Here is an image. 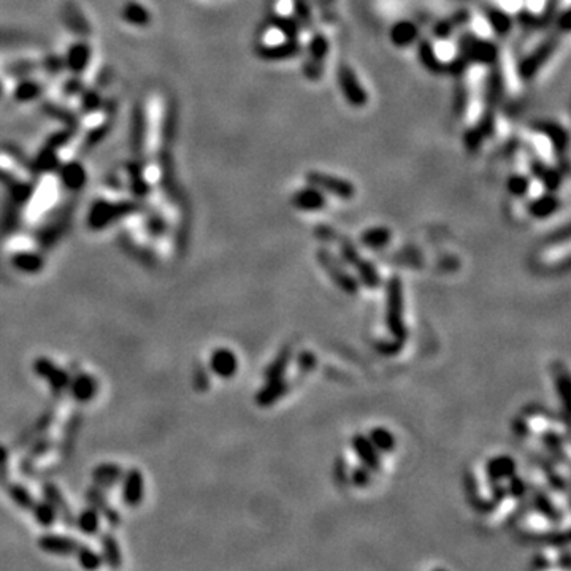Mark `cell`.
I'll use <instances>...</instances> for the list:
<instances>
[{
    "label": "cell",
    "instance_id": "bcb514c9",
    "mask_svg": "<svg viewBox=\"0 0 571 571\" xmlns=\"http://www.w3.org/2000/svg\"><path fill=\"white\" fill-rule=\"evenodd\" d=\"M524 6L527 13L538 16L548 6V0H524Z\"/></svg>",
    "mask_w": 571,
    "mask_h": 571
},
{
    "label": "cell",
    "instance_id": "d6986e66",
    "mask_svg": "<svg viewBox=\"0 0 571 571\" xmlns=\"http://www.w3.org/2000/svg\"><path fill=\"white\" fill-rule=\"evenodd\" d=\"M122 470L120 465L115 463H102L97 466L93 473V479L97 487L100 489H111V487L116 486L122 479Z\"/></svg>",
    "mask_w": 571,
    "mask_h": 571
},
{
    "label": "cell",
    "instance_id": "4316f807",
    "mask_svg": "<svg viewBox=\"0 0 571 571\" xmlns=\"http://www.w3.org/2000/svg\"><path fill=\"white\" fill-rule=\"evenodd\" d=\"M75 527H78L85 535H95L100 528L99 511L95 508H86L80 513L78 518H75Z\"/></svg>",
    "mask_w": 571,
    "mask_h": 571
},
{
    "label": "cell",
    "instance_id": "5bb4252c",
    "mask_svg": "<svg viewBox=\"0 0 571 571\" xmlns=\"http://www.w3.org/2000/svg\"><path fill=\"white\" fill-rule=\"evenodd\" d=\"M43 496L48 503L54 508L56 514L62 519V522H64L67 527H75V516L64 496H62V492L59 491V487L53 483H46L43 486Z\"/></svg>",
    "mask_w": 571,
    "mask_h": 571
},
{
    "label": "cell",
    "instance_id": "f35d334b",
    "mask_svg": "<svg viewBox=\"0 0 571 571\" xmlns=\"http://www.w3.org/2000/svg\"><path fill=\"white\" fill-rule=\"evenodd\" d=\"M434 51L438 56V59H440L441 62H444V64H446V62H449L451 59H454L457 56V53H459L456 45L452 43V41L448 40V38L438 40L436 43L434 45Z\"/></svg>",
    "mask_w": 571,
    "mask_h": 571
},
{
    "label": "cell",
    "instance_id": "7bdbcfd3",
    "mask_svg": "<svg viewBox=\"0 0 571 571\" xmlns=\"http://www.w3.org/2000/svg\"><path fill=\"white\" fill-rule=\"evenodd\" d=\"M352 484L357 487H365L370 484L372 481V471L367 468V466H359V468H354L352 471Z\"/></svg>",
    "mask_w": 571,
    "mask_h": 571
},
{
    "label": "cell",
    "instance_id": "7402d4cb",
    "mask_svg": "<svg viewBox=\"0 0 571 571\" xmlns=\"http://www.w3.org/2000/svg\"><path fill=\"white\" fill-rule=\"evenodd\" d=\"M535 130L545 135L549 142H551L552 148L559 152H563L568 145V135L567 130H563L560 125L552 122H540L535 125Z\"/></svg>",
    "mask_w": 571,
    "mask_h": 571
},
{
    "label": "cell",
    "instance_id": "ee69618b",
    "mask_svg": "<svg viewBox=\"0 0 571 571\" xmlns=\"http://www.w3.org/2000/svg\"><path fill=\"white\" fill-rule=\"evenodd\" d=\"M9 484V451L0 446V486Z\"/></svg>",
    "mask_w": 571,
    "mask_h": 571
},
{
    "label": "cell",
    "instance_id": "d4e9b609",
    "mask_svg": "<svg viewBox=\"0 0 571 571\" xmlns=\"http://www.w3.org/2000/svg\"><path fill=\"white\" fill-rule=\"evenodd\" d=\"M100 545H102V560L107 562V565H110L111 568L121 567L122 555L115 536L111 533H103L100 538Z\"/></svg>",
    "mask_w": 571,
    "mask_h": 571
},
{
    "label": "cell",
    "instance_id": "52a82bcc",
    "mask_svg": "<svg viewBox=\"0 0 571 571\" xmlns=\"http://www.w3.org/2000/svg\"><path fill=\"white\" fill-rule=\"evenodd\" d=\"M33 372H36L38 376H41L43 379H46L48 384H50V387L54 391V394H58V395L67 391L68 384H70L72 376L46 357H40L33 362Z\"/></svg>",
    "mask_w": 571,
    "mask_h": 571
},
{
    "label": "cell",
    "instance_id": "cb8c5ba5",
    "mask_svg": "<svg viewBox=\"0 0 571 571\" xmlns=\"http://www.w3.org/2000/svg\"><path fill=\"white\" fill-rule=\"evenodd\" d=\"M391 239H392V234L387 227H372V229H367V231L362 234L360 243L365 248L378 251V249L386 248L389 243H391Z\"/></svg>",
    "mask_w": 571,
    "mask_h": 571
},
{
    "label": "cell",
    "instance_id": "277c9868",
    "mask_svg": "<svg viewBox=\"0 0 571 571\" xmlns=\"http://www.w3.org/2000/svg\"><path fill=\"white\" fill-rule=\"evenodd\" d=\"M305 179L310 186L316 187V189H319L321 192L335 196L338 199L350 200L356 196V187H354L350 181L343 178L327 175V173L323 172H308Z\"/></svg>",
    "mask_w": 571,
    "mask_h": 571
},
{
    "label": "cell",
    "instance_id": "f6af8a7d",
    "mask_svg": "<svg viewBox=\"0 0 571 571\" xmlns=\"http://www.w3.org/2000/svg\"><path fill=\"white\" fill-rule=\"evenodd\" d=\"M303 73L306 78L310 80H319L323 75V64L321 62H316V61H308L306 64L303 66Z\"/></svg>",
    "mask_w": 571,
    "mask_h": 571
},
{
    "label": "cell",
    "instance_id": "3957f363",
    "mask_svg": "<svg viewBox=\"0 0 571 571\" xmlns=\"http://www.w3.org/2000/svg\"><path fill=\"white\" fill-rule=\"evenodd\" d=\"M316 259L321 263V267L324 268L325 273L329 275L330 280L335 283L341 290H345L346 294L350 295L357 294L359 280H356V278L343 267V263L340 262V259H337V257L329 253L327 249H319L316 253Z\"/></svg>",
    "mask_w": 571,
    "mask_h": 571
},
{
    "label": "cell",
    "instance_id": "f1b7e54d",
    "mask_svg": "<svg viewBox=\"0 0 571 571\" xmlns=\"http://www.w3.org/2000/svg\"><path fill=\"white\" fill-rule=\"evenodd\" d=\"M368 440L372 441L373 446L378 449L379 452H391L395 449V436L389 429L386 427H374L370 431V436Z\"/></svg>",
    "mask_w": 571,
    "mask_h": 571
},
{
    "label": "cell",
    "instance_id": "4fadbf2b",
    "mask_svg": "<svg viewBox=\"0 0 571 571\" xmlns=\"http://www.w3.org/2000/svg\"><path fill=\"white\" fill-rule=\"evenodd\" d=\"M210 368L219 378H232L239 370V360H236L234 351L227 350V347H219L211 354Z\"/></svg>",
    "mask_w": 571,
    "mask_h": 571
},
{
    "label": "cell",
    "instance_id": "b9f144b4",
    "mask_svg": "<svg viewBox=\"0 0 571 571\" xmlns=\"http://www.w3.org/2000/svg\"><path fill=\"white\" fill-rule=\"evenodd\" d=\"M471 27H473V31H475V33L478 37L491 38L492 29H491V26H489V23H487V19L484 16H473L471 18Z\"/></svg>",
    "mask_w": 571,
    "mask_h": 571
},
{
    "label": "cell",
    "instance_id": "816d5d0a",
    "mask_svg": "<svg viewBox=\"0 0 571 571\" xmlns=\"http://www.w3.org/2000/svg\"><path fill=\"white\" fill-rule=\"evenodd\" d=\"M298 364H300L302 370H305V368L306 370H311V368L316 364V359L310 352H302L300 357H298Z\"/></svg>",
    "mask_w": 571,
    "mask_h": 571
},
{
    "label": "cell",
    "instance_id": "8992f818",
    "mask_svg": "<svg viewBox=\"0 0 571 571\" xmlns=\"http://www.w3.org/2000/svg\"><path fill=\"white\" fill-rule=\"evenodd\" d=\"M337 80L341 89V94L345 95L346 102L354 108H362L367 105L368 94L365 93L364 86L357 80V75L347 64H340L337 72Z\"/></svg>",
    "mask_w": 571,
    "mask_h": 571
},
{
    "label": "cell",
    "instance_id": "83f0119b",
    "mask_svg": "<svg viewBox=\"0 0 571 571\" xmlns=\"http://www.w3.org/2000/svg\"><path fill=\"white\" fill-rule=\"evenodd\" d=\"M354 268H356L359 273V281L364 286H367V288L376 289L381 284V276L378 273V270H376V267L370 261H367L362 257Z\"/></svg>",
    "mask_w": 571,
    "mask_h": 571
},
{
    "label": "cell",
    "instance_id": "8fae6325",
    "mask_svg": "<svg viewBox=\"0 0 571 571\" xmlns=\"http://www.w3.org/2000/svg\"><path fill=\"white\" fill-rule=\"evenodd\" d=\"M257 53L266 61H286L297 58L302 53V45L298 43V40L288 38L276 45H262Z\"/></svg>",
    "mask_w": 571,
    "mask_h": 571
},
{
    "label": "cell",
    "instance_id": "6da1fadb",
    "mask_svg": "<svg viewBox=\"0 0 571 571\" xmlns=\"http://www.w3.org/2000/svg\"><path fill=\"white\" fill-rule=\"evenodd\" d=\"M386 298V324L391 335L403 343L408 337L407 325L403 323V284L399 276H392L387 281Z\"/></svg>",
    "mask_w": 571,
    "mask_h": 571
},
{
    "label": "cell",
    "instance_id": "ac0fdd59",
    "mask_svg": "<svg viewBox=\"0 0 571 571\" xmlns=\"http://www.w3.org/2000/svg\"><path fill=\"white\" fill-rule=\"evenodd\" d=\"M288 382L284 381V378H278V379H268L267 384L263 386L259 394L256 395V402L257 405L261 407H271L273 403H276L278 400H281L283 397L288 394Z\"/></svg>",
    "mask_w": 571,
    "mask_h": 571
},
{
    "label": "cell",
    "instance_id": "ba28073f",
    "mask_svg": "<svg viewBox=\"0 0 571 571\" xmlns=\"http://www.w3.org/2000/svg\"><path fill=\"white\" fill-rule=\"evenodd\" d=\"M145 493V481L142 471L137 468L129 470L122 475V500L125 505L137 506L142 503Z\"/></svg>",
    "mask_w": 571,
    "mask_h": 571
},
{
    "label": "cell",
    "instance_id": "4dcf8cb0",
    "mask_svg": "<svg viewBox=\"0 0 571 571\" xmlns=\"http://www.w3.org/2000/svg\"><path fill=\"white\" fill-rule=\"evenodd\" d=\"M6 492H9L10 498L15 501V503L23 508L26 511H32L33 506H36L37 500L31 496V492L26 489V487L19 484H6Z\"/></svg>",
    "mask_w": 571,
    "mask_h": 571
},
{
    "label": "cell",
    "instance_id": "c3c4849f",
    "mask_svg": "<svg viewBox=\"0 0 571 571\" xmlns=\"http://www.w3.org/2000/svg\"><path fill=\"white\" fill-rule=\"evenodd\" d=\"M286 40L284 33L278 29V27H271V29L266 33V40H263V45H276L280 41Z\"/></svg>",
    "mask_w": 571,
    "mask_h": 571
},
{
    "label": "cell",
    "instance_id": "ab89813d",
    "mask_svg": "<svg viewBox=\"0 0 571 571\" xmlns=\"http://www.w3.org/2000/svg\"><path fill=\"white\" fill-rule=\"evenodd\" d=\"M275 26L284 33L286 38H290V40H297L298 38V32H300V27H298L295 21H292L290 18L278 15V18L275 19Z\"/></svg>",
    "mask_w": 571,
    "mask_h": 571
},
{
    "label": "cell",
    "instance_id": "484cf974",
    "mask_svg": "<svg viewBox=\"0 0 571 571\" xmlns=\"http://www.w3.org/2000/svg\"><path fill=\"white\" fill-rule=\"evenodd\" d=\"M417 58L422 62V66L427 70L434 73H444L446 72V64L438 59V56L434 51V45L427 40H422L419 43V51H417Z\"/></svg>",
    "mask_w": 571,
    "mask_h": 571
},
{
    "label": "cell",
    "instance_id": "2e32d148",
    "mask_svg": "<svg viewBox=\"0 0 571 571\" xmlns=\"http://www.w3.org/2000/svg\"><path fill=\"white\" fill-rule=\"evenodd\" d=\"M486 473L492 483L505 481V479H510L516 473V462L510 456L493 457L487 462Z\"/></svg>",
    "mask_w": 571,
    "mask_h": 571
},
{
    "label": "cell",
    "instance_id": "7a4b0ae2",
    "mask_svg": "<svg viewBox=\"0 0 571 571\" xmlns=\"http://www.w3.org/2000/svg\"><path fill=\"white\" fill-rule=\"evenodd\" d=\"M457 51L466 59L468 64L489 66L498 59V48L491 38H481L478 36H462L459 40Z\"/></svg>",
    "mask_w": 571,
    "mask_h": 571
},
{
    "label": "cell",
    "instance_id": "7dc6e473",
    "mask_svg": "<svg viewBox=\"0 0 571 571\" xmlns=\"http://www.w3.org/2000/svg\"><path fill=\"white\" fill-rule=\"evenodd\" d=\"M498 5L501 10L506 13H519L524 9V0H498Z\"/></svg>",
    "mask_w": 571,
    "mask_h": 571
},
{
    "label": "cell",
    "instance_id": "f546056e",
    "mask_svg": "<svg viewBox=\"0 0 571 571\" xmlns=\"http://www.w3.org/2000/svg\"><path fill=\"white\" fill-rule=\"evenodd\" d=\"M466 21H470V13H466V11H459L454 16L440 21V23L435 26V31H434L435 37L448 38L457 26L466 23Z\"/></svg>",
    "mask_w": 571,
    "mask_h": 571
},
{
    "label": "cell",
    "instance_id": "f907efd6",
    "mask_svg": "<svg viewBox=\"0 0 571 571\" xmlns=\"http://www.w3.org/2000/svg\"><path fill=\"white\" fill-rule=\"evenodd\" d=\"M278 15L281 16H289L290 13H294V0H280L278 2Z\"/></svg>",
    "mask_w": 571,
    "mask_h": 571
},
{
    "label": "cell",
    "instance_id": "44dd1931",
    "mask_svg": "<svg viewBox=\"0 0 571 571\" xmlns=\"http://www.w3.org/2000/svg\"><path fill=\"white\" fill-rule=\"evenodd\" d=\"M484 18L489 23L492 32H496L497 36H506L513 29V19L510 16V13H506L501 9H493V6H487Z\"/></svg>",
    "mask_w": 571,
    "mask_h": 571
},
{
    "label": "cell",
    "instance_id": "9c48e42d",
    "mask_svg": "<svg viewBox=\"0 0 571 571\" xmlns=\"http://www.w3.org/2000/svg\"><path fill=\"white\" fill-rule=\"evenodd\" d=\"M351 446H352V451L356 452L357 457L360 459L362 465L367 466V468L372 473L381 470L379 451L373 446L372 441L368 440V436H365V435L352 436Z\"/></svg>",
    "mask_w": 571,
    "mask_h": 571
},
{
    "label": "cell",
    "instance_id": "30bf717a",
    "mask_svg": "<svg viewBox=\"0 0 571 571\" xmlns=\"http://www.w3.org/2000/svg\"><path fill=\"white\" fill-rule=\"evenodd\" d=\"M40 549H43L48 554L56 555H75L78 548L81 546L80 541H76L70 536L61 535H43L38 540Z\"/></svg>",
    "mask_w": 571,
    "mask_h": 571
},
{
    "label": "cell",
    "instance_id": "9a60e30c",
    "mask_svg": "<svg viewBox=\"0 0 571 571\" xmlns=\"http://www.w3.org/2000/svg\"><path fill=\"white\" fill-rule=\"evenodd\" d=\"M68 391L75 400L78 402H89L93 400L97 391H99V382L93 374L88 373H78L73 378H70V384H68Z\"/></svg>",
    "mask_w": 571,
    "mask_h": 571
},
{
    "label": "cell",
    "instance_id": "e0dca14e",
    "mask_svg": "<svg viewBox=\"0 0 571 571\" xmlns=\"http://www.w3.org/2000/svg\"><path fill=\"white\" fill-rule=\"evenodd\" d=\"M86 497H88V501L90 503V506L95 508V510L99 511V514H102V516L107 519V522L111 527L120 525V522H121L120 513H117L115 508L110 506L100 487H93V489H89Z\"/></svg>",
    "mask_w": 571,
    "mask_h": 571
},
{
    "label": "cell",
    "instance_id": "f5cc1de1",
    "mask_svg": "<svg viewBox=\"0 0 571 571\" xmlns=\"http://www.w3.org/2000/svg\"><path fill=\"white\" fill-rule=\"evenodd\" d=\"M194 379H196V387L197 389H206L208 387V376H206V373L204 372V368H197L196 370V374H194Z\"/></svg>",
    "mask_w": 571,
    "mask_h": 571
},
{
    "label": "cell",
    "instance_id": "e575fe53",
    "mask_svg": "<svg viewBox=\"0 0 571 571\" xmlns=\"http://www.w3.org/2000/svg\"><path fill=\"white\" fill-rule=\"evenodd\" d=\"M76 559H78L80 565L86 570H97L102 565V555L97 554L94 549H90L89 546L83 545L78 548V551H76Z\"/></svg>",
    "mask_w": 571,
    "mask_h": 571
},
{
    "label": "cell",
    "instance_id": "5b68a950",
    "mask_svg": "<svg viewBox=\"0 0 571 571\" xmlns=\"http://www.w3.org/2000/svg\"><path fill=\"white\" fill-rule=\"evenodd\" d=\"M559 38H560V36L559 37L551 36L545 41H541V43L536 46L530 54L525 56V58L520 61V64H518V70H519L520 78H524V80L533 78L536 72H538L540 68L545 66L549 59H551V56L557 50V45H559Z\"/></svg>",
    "mask_w": 571,
    "mask_h": 571
},
{
    "label": "cell",
    "instance_id": "d6a6232c",
    "mask_svg": "<svg viewBox=\"0 0 571 571\" xmlns=\"http://www.w3.org/2000/svg\"><path fill=\"white\" fill-rule=\"evenodd\" d=\"M289 362H290L289 350H283L280 354H278L276 359L268 365L267 372H266V379L268 381V379L284 378V373H286V370H288Z\"/></svg>",
    "mask_w": 571,
    "mask_h": 571
},
{
    "label": "cell",
    "instance_id": "60d3db41",
    "mask_svg": "<svg viewBox=\"0 0 571 571\" xmlns=\"http://www.w3.org/2000/svg\"><path fill=\"white\" fill-rule=\"evenodd\" d=\"M51 448V440L48 436H41L40 440L33 444V446L31 448V451H29V457H26L24 459V462H23V465L24 463H27V462H31L32 459H37V457H40V456H43L45 452Z\"/></svg>",
    "mask_w": 571,
    "mask_h": 571
},
{
    "label": "cell",
    "instance_id": "ffe728a7",
    "mask_svg": "<svg viewBox=\"0 0 571 571\" xmlns=\"http://www.w3.org/2000/svg\"><path fill=\"white\" fill-rule=\"evenodd\" d=\"M559 208H560V200L557 199L554 194H545V196L533 199L530 204H528L527 210L530 213L532 218L546 219L549 216H552Z\"/></svg>",
    "mask_w": 571,
    "mask_h": 571
},
{
    "label": "cell",
    "instance_id": "d590c367",
    "mask_svg": "<svg viewBox=\"0 0 571 571\" xmlns=\"http://www.w3.org/2000/svg\"><path fill=\"white\" fill-rule=\"evenodd\" d=\"M533 501H535L536 511H538L540 514H543V516H545V518L551 519V520H554V522L560 518V514H559V511H557V508L554 506L552 501L545 496V493L536 492V496H535Z\"/></svg>",
    "mask_w": 571,
    "mask_h": 571
},
{
    "label": "cell",
    "instance_id": "681fc988",
    "mask_svg": "<svg viewBox=\"0 0 571 571\" xmlns=\"http://www.w3.org/2000/svg\"><path fill=\"white\" fill-rule=\"evenodd\" d=\"M510 479H511V483H510V492H511V496H514V497H524V493H525V484H524V481H522L520 478H516L514 475H513Z\"/></svg>",
    "mask_w": 571,
    "mask_h": 571
},
{
    "label": "cell",
    "instance_id": "836d02e7",
    "mask_svg": "<svg viewBox=\"0 0 571 571\" xmlns=\"http://www.w3.org/2000/svg\"><path fill=\"white\" fill-rule=\"evenodd\" d=\"M31 513L33 514V518H36L38 524L43 527H51L56 519H58V514H56L54 508L48 503V501H37Z\"/></svg>",
    "mask_w": 571,
    "mask_h": 571
},
{
    "label": "cell",
    "instance_id": "74e56055",
    "mask_svg": "<svg viewBox=\"0 0 571 571\" xmlns=\"http://www.w3.org/2000/svg\"><path fill=\"white\" fill-rule=\"evenodd\" d=\"M530 183L532 181L528 179L525 175H520V173H518V175H513L508 178L506 187H508V191L513 194V196L524 197L528 194V189H530Z\"/></svg>",
    "mask_w": 571,
    "mask_h": 571
},
{
    "label": "cell",
    "instance_id": "8d00e7d4",
    "mask_svg": "<svg viewBox=\"0 0 571 571\" xmlns=\"http://www.w3.org/2000/svg\"><path fill=\"white\" fill-rule=\"evenodd\" d=\"M329 48H330L329 40H327L323 36V33H316V36L313 37L311 41H310L311 59L316 61V62H321V64H323L324 58L327 56V53H329Z\"/></svg>",
    "mask_w": 571,
    "mask_h": 571
},
{
    "label": "cell",
    "instance_id": "603a6c76",
    "mask_svg": "<svg viewBox=\"0 0 571 571\" xmlns=\"http://www.w3.org/2000/svg\"><path fill=\"white\" fill-rule=\"evenodd\" d=\"M419 36V29L409 21H400L391 29V41L399 48H405L413 43Z\"/></svg>",
    "mask_w": 571,
    "mask_h": 571
},
{
    "label": "cell",
    "instance_id": "7c38bea8",
    "mask_svg": "<svg viewBox=\"0 0 571 571\" xmlns=\"http://www.w3.org/2000/svg\"><path fill=\"white\" fill-rule=\"evenodd\" d=\"M292 206H295L300 211H319L325 208L327 200L324 192L316 187H306V189H298L290 199Z\"/></svg>",
    "mask_w": 571,
    "mask_h": 571
},
{
    "label": "cell",
    "instance_id": "1f68e13d",
    "mask_svg": "<svg viewBox=\"0 0 571 571\" xmlns=\"http://www.w3.org/2000/svg\"><path fill=\"white\" fill-rule=\"evenodd\" d=\"M13 266L18 270L26 271V273H37L43 267V261L41 257L33 253H19L13 257Z\"/></svg>",
    "mask_w": 571,
    "mask_h": 571
}]
</instances>
